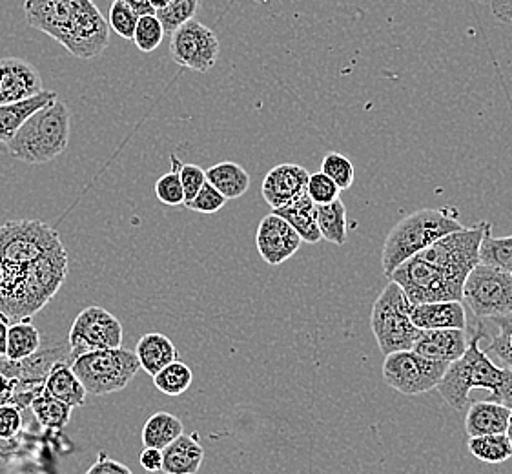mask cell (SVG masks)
Here are the masks:
<instances>
[{"label": "cell", "mask_w": 512, "mask_h": 474, "mask_svg": "<svg viewBox=\"0 0 512 474\" xmlns=\"http://www.w3.org/2000/svg\"><path fill=\"white\" fill-rule=\"evenodd\" d=\"M68 278V252L59 232L37 219L0 225V314L30 321Z\"/></svg>", "instance_id": "6da1fadb"}, {"label": "cell", "mask_w": 512, "mask_h": 474, "mask_svg": "<svg viewBox=\"0 0 512 474\" xmlns=\"http://www.w3.org/2000/svg\"><path fill=\"white\" fill-rule=\"evenodd\" d=\"M491 223L482 221L441 237L431 247L401 263L390 274L412 305L432 301H461L465 279L480 263V245Z\"/></svg>", "instance_id": "7a4b0ae2"}, {"label": "cell", "mask_w": 512, "mask_h": 474, "mask_svg": "<svg viewBox=\"0 0 512 474\" xmlns=\"http://www.w3.org/2000/svg\"><path fill=\"white\" fill-rule=\"evenodd\" d=\"M31 28L50 35L77 59L90 61L110 44V26L93 0H24Z\"/></svg>", "instance_id": "3957f363"}, {"label": "cell", "mask_w": 512, "mask_h": 474, "mask_svg": "<svg viewBox=\"0 0 512 474\" xmlns=\"http://www.w3.org/2000/svg\"><path fill=\"white\" fill-rule=\"evenodd\" d=\"M485 334L482 320L474 338L469 340L467 351L452 361L438 383V392L454 411H467L471 403L472 389H483L491 394L492 402L512 407V371L496 365L487 352L482 351L480 340Z\"/></svg>", "instance_id": "277c9868"}, {"label": "cell", "mask_w": 512, "mask_h": 474, "mask_svg": "<svg viewBox=\"0 0 512 474\" xmlns=\"http://www.w3.org/2000/svg\"><path fill=\"white\" fill-rule=\"evenodd\" d=\"M463 225L458 219L454 208H423L410 216L403 217L396 227L390 230L385 239L381 252V267L385 276L390 274L421 252L423 248L431 247L441 237L458 232Z\"/></svg>", "instance_id": "5b68a950"}, {"label": "cell", "mask_w": 512, "mask_h": 474, "mask_svg": "<svg viewBox=\"0 0 512 474\" xmlns=\"http://www.w3.org/2000/svg\"><path fill=\"white\" fill-rule=\"evenodd\" d=\"M70 110L59 99L31 115L8 143V152L26 165H46L68 148Z\"/></svg>", "instance_id": "8992f818"}, {"label": "cell", "mask_w": 512, "mask_h": 474, "mask_svg": "<svg viewBox=\"0 0 512 474\" xmlns=\"http://www.w3.org/2000/svg\"><path fill=\"white\" fill-rule=\"evenodd\" d=\"M409 298L398 283L389 285L374 301L370 314V329L385 356L390 352L412 351L421 330L410 320Z\"/></svg>", "instance_id": "52a82bcc"}, {"label": "cell", "mask_w": 512, "mask_h": 474, "mask_svg": "<svg viewBox=\"0 0 512 474\" xmlns=\"http://www.w3.org/2000/svg\"><path fill=\"white\" fill-rule=\"evenodd\" d=\"M73 372L81 380L82 387L93 396H106L121 392L141 371L134 351L108 349V351L86 352L70 363Z\"/></svg>", "instance_id": "ba28073f"}, {"label": "cell", "mask_w": 512, "mask_h": 474, "mask_svg": "<svg viewBox=\"0 0 512 474\" xmlns=\"http://www.w3.org/2000/svg\"><path fill=\"white\" fill-rule=\"evenodd\" d=\"M461 303L478 320L512 314V274L478 263L465 279Z\"/></svg>", "instance_id": "9c48e42d"}, {"label": "cell", "mask_w": 512, "mask_h": 474, "mask_svg": "<svg viewBox=\"0 0 512 474\" xmlns=\"http://www.w3.org/2000/svg\"><path fill=\"white\" fill-rule=\"evenodd\" d=\"M449 363L423 358L418 352H390L383 361V380L405 396H420L438 387Z\"/></svg>", "instance_id": "30bf717a"}, {"label": "cell", "mask_w": 512, "mask_h": 474, "mask_svg": "<svg viewBox=\"0 0 512 474\" xmlns=\"http://www.w3.org/2000/svg\"><path fill=\"white\" fill-rule=\"evenodd\" d=\"M124 329L121 321L103 307H86L73 321L68 334L70 363L86 352L108 351L123 347Z\"/></svg>", "instance_id": "8fae6325"}, {"label": "cell", "mask_w": 512, "mask_h": 474, "mask_svg": "<svg viewBox=\"0 0 512 474\" xmlns=\"http://www.w3.org/2000/svg\"><path fill=\"white\" fill-rule=\"evenodd\" d=\"M221 44L216 31L210 30L203 22H185L172 33L170 55L179 66L197 73L210 72L217 64Z\"/></svg>", "instance_id": "7c38bea8"}, {"label": "cell", "mask_w": 512, "mask_h": 474, "mask_svg": "<svg viewBox=\"0 0 512 474\" xmlns=\"http://www.w3.org/2000/svg\"><path fill=\"white\" fill-rule=\"evenodd\" d=\"M301 237L287 221L277 214H268L257 227L256 245L259 256L270 267H279L297 254L301 247Z\"/></svg>", "instance_id": "4fadbf2b"}, {"label": "cell", "mask_w": 512, "mask_h": 474, "mask_svg": "<svg viewBox=\"0 0 512 474\" xmlns=\"http://www.w3.org/2000/svg\"><path fill=\"white\" fill-rule=\"evenodd\" d=\"M44 90L39 70L19 57L0 59V104L19 103Z\"/></svg>", "instance_id": "5bb4252c"}, {"label": "cell", "mask_w": 512, "mask_h": 474, "mask_svg": "<svg viewBox=\"0 0 512 474\" xmlns=\"http://www.w3.org/2000/svg\"><path fill=\"white\" fill-rule=\"evenodd\" d=\"M308 176L307 168L294 163L274 166L261 185V194L268 207L276 210L303 196L307 192Z\"/></svg>", "instance_id": "9a60e30c"}, {"label": "cell", "mask_w": 512, "mask_h": 474, "mask_svg": "<svg viewBox=\"0 0 512 474\" xmlns=\"http://www.w3.org/2000/svg\"><path fill=\"white\" fill-rule=\"evenodd\" d=\"M469 340L465 329L421 330L420 338L414 343L412 351L423 358L449 363L458 360L467 351Z\"/></svg>", "instance_id": "2e32d148"}, {"label": "cell", "mask_w": 512, "mask_h": 474, "mask_svg": "<svg viewBox=\"0 0 512 474\" xmlns=\"http://www.w3.org/2000/svg\"><path fill=\"white\" fill-rule=\"evenodd\" d=\"M410 320L420 330L467 329V314L461 301H432L410 305Z\"/></svg>", "instance_id": "e0dca14e"}, {"label": "cell", "mask_w": 512, "mask_h": 474, "mask_svg": "<svg viewBox=\"0 0 512 474\" xmlns=\"http://www.w3.org/2000/svg\"><path fill=\"white\" fill-rule=\"evenodd\" d=\"M57 99H59L57 93L52 90H42L41 93L19 103L0 104V143L8 145L31 115L44 106L55 103Z\"/></svg>", "instance_id": "ac0fdd59"}, {"label": "cell", "mask_w": 512, "mask_h": 474, "mask_svg": "<svg viewBox=\"0 0 512 474\" xmlns=\"http://www.w3.org/2000/svg\"><path fill=\"white\" fill-rule=\"evenodd\" d=\"M205 460V449L195 436L181 434L172 444L163 449L164 474H197Z\"/></svg>", "instance_id": "d6986e66"}, {"label": "cell", "mask_w": 512, "mask_h": 474, "mask_svg": "<svg viewBox=\"0 0 512 474\" xmlns=\"http://www.w3.org/2000/svg\"><path fill=\"white\" fill-rule=\"evenodd\" d=\"M511 409L498 402H472L467 407L465 433L471 436L502 434L507 429Z\"/></svg>", "instance_id": "ffe728a7"}, {"label": "cell", "mask_w": 512, "mask_h": 474, "mask_svg": "<svg viewBox=\"0 0 512 474\" xmlns=\"http://www.w3.org/2000/svg\"><path fill=\"white\" fill-rule=\"evenodd\" d=\"M272 212L283 217L288 225L296 230L301 241L314 245L323 239L318 227V205L308 197L307 192L297 197L296 201Z\"/></svg>", "instance_id": "44dd1931"}, {"label": "cell", "mask_w": 512, "mask_h": 474, "mask_svg": "<svg viewBox=\"0 0 512 474\" xmlns=\"http://www.w3.org/2000/svg\"><path fill=\"white\" fill-rule=\"evenodd\" d=\"M135 356L144 372H148L152 378L159 371H163L166 365L179 360V352L174 343L161 332H150L141 336L135 347Z\"/></svg>", "instance_id": "7402d4cb"}, {"label": "cell", "mask_w": 512, "mask_h": 474, "mask_svg": "<svg viewBox=\"0 0 512 474\" xmlns=\"http://www.w3.org/2000/svg\"><path fill=\"white\" fill-rule=\"evenodd\" d=\"M44 392H48L53 398L68 403L70 407H82L86 403V389L82 387L81 380L73 372L70 363L57 361L46 374L44 380Z\"/></svg>", "instance_id": "603a6c76"}, {"label": "cell", "mask_w": 512, "mask_h": 474, "mask_svg": "<svg viewBox=\"0 0 512 474\" xmlns=\"http://www.w3.org/2000/svg\"><path fill=\"white\" fill-rule=\"evenodd\" d=\"M206 181L219 190L226 201L245 196L250 188V176L245 168L234 161H223L205 170Z\"/></svg>", "instance_id": "cb8c5ba5"}, {"label": "cell", "mask_w": 512, "mask_h": 474, "mask_svg": "<svg viewBox=\"0 0 512 474\" xmlns=\"http://www.w3.org/2000/svg\"><path fill=\"white\" fill-rule=\"evenodd\" d=\"M183 433L185 425L177 416L170 413H155L144 423L141 440L144 447H154L163 451Z\"/></svg>", "instance_id": "d4e9b609"}, {"label": "cell", "mask_w": 512, "mask_h": 474, "mask_svg": "<svg viewBox=\"0 0 512 474\" xmlns=\"http://www.w3.org/2000/svg\"><path fill=\"white\" fill-rule=\"evenodd\" d=\"M318 227L321 237L343 247L349 237V225H347V207L341 199H336L328 205H318Z\"/></svg>", "instance_id": "484cf974"}, {"label": "cell", "mask_w": 512, "mask_h": 474, "mask_svg": "<svg viewBox=\"0 0 512 474\" xmlns=\"http://www.w3.org/2000/svg\"><path fill=\"white\" fill-rule=\"evenodd\" d=\"M41 349V334L30 321H17L11 323L8 329V347H6V360L21 361L37 354Z\"/></svg>", "instance_id": "4316f807"}, {"label": "cell", "mask_w": 512, "mask_h": 474, "mask_svg": "<svg viewBox=\"0 0 512 474\" xmlns=\"http://www.w3.org/2000/svg\"><path fill=\"white\" fill-rule=\"evenodd\" d=\"M72 409L73 407L68 403L53 398L48 392H42L31 400V411L37 418V422L41 423L44 429H52V431L64 429L70 423Z\"/></svg>", "instance_id": "83f0119b"}, {"label": "cell", "mask_w": 512, "mask_h": 474, "mask_svg": "<svg viewBox=\"0 0 512 474\" xmlns=\"http://www.w3.org/2000/svg\"><path fill=\"white\" fill-rule=\"evenodd\" d=\"M467 447L474 458L485 464H503L512 456V447L507 434L471 436Z\"/></svg>", "instance_id": "f1b7e54d"}, {"label": "cell", "mask_w": 512, "mask_h": 474, "mask_svg": "<svg viewBox=\"0 0 512 474\" xmlns=\"http://www.w3.org/2000/svg\"><path fill=\"white\" fill-rule=\"evenodd\" d=\"M480 263L512 274V236H492V225L487 228L480 245Z\"/></svg>", "instance_id": "f546056e"}, {"label": "cell", "mask_w": 512, "mask_h": 474, "mask_svg": "<svg viewBox=\"0 0 512 474\" xmlns=\"http://www.w3.org/2000/svg\"><path fill=\"white\" fill-rule=\"evenodd\" d=\"M192 382H194L192 369L179 360L166 365L163 371L157 372L154 376L155 389L172 398L185 394Z\"/></svg>", "instance_id": "4dcf8cb0"}, {"label": "cell", "mask_w": 512, "mask_h": 474, "mask_svg": "<svg viewBox=\"0 0 512 474\" xmlns=\"http://www.w3.org/2000/svg\"><path fill=\"white\" fill-rule=\"evenodd\" d=\"M201 8V0H170L163 10L155 11V17L163 24L164 33H174L185 22L192 21Z\"/></svg>", "instance_id": "1f68e13d"}, {"label": "cell", "mask_w": 512, "mask_h": 474, "mask_svg": "<svg viewBox=\"0 0 512 474\" xmlns=\"http://www.w3.org/2000/svg\"><path fill=\"white\" fill-rule=\"evenodd\" d=\"M172 159V172L163 174V176L157 179L155 183V197L166 205V207H179V205H185V190L181 185V177H179V157L177 155H170Z\"/></svg>", "instance_id": "d6a6232c"}, {"label": "cell", "mask_w": 512, "mask_h": 474, "mask_svg": "<svg viewBox=\"0 0 512 474\" xmlns=\"http://www.w3.org/2000/svg\"><path fill=\"white\" fill-rule=\"evenodd\" d=\"M491 321L496 325V334L485 352L494 354L505 365V369L512 371V314L491 318Z\"/></svg>", "instance_id": "836d02e7"}, {"label": "cell", "mask_w": 512, "mask_h": 474, "mask_svg": "<svg viewBox=\"0 0 512 474\" xmlns=\"http://www.w3.org/2000/svg\"><path fill=\"white\" fill-rule=\"evenodd\" d=\"M164 39L163 24L154 15H141L135 26L134 39L137 50L152 53L161 46Z\"/></svg>", "instance_id": "e575fe53"}, {"label": "cell", "mask_w": 512, "mask_h": 474, "mask_svg": "<svg viewBox=\"0 0 512 474\" xmlns=\"http://www.w3.org/2000/svg\"><path fill=\"white\" fill-rule=\"evenodd\" d=\"M321 172L330 177L339 186V190H349L350 186L354 185V177H356L354 165L349 157L338 152L325 155L321 163Z\"/></svg>", "instance_id": "d590c367"}, {"label": "cell", "mask_w": 512, "mask_h": 474, "mask_svg": "<svg viewBox=\"0 0 512 474\" xmlns=\"http://www.w3.org/2000/svg\"><path fill=\"white\" fill-rule=\"evenodd\" d=\"M137 21H139V15L130 6H126L123 0H113L110 13H108L110 31L117 33L126 41H132Z\"/></svg>", "instance_id": "8d00e7d4"}, {"label": "cell", "mask_w": 512, "mask_h": 474, "mask_svg": "<svg viewBox=\"0 0 512 474\" xmlns=\"http://www.w3.org/2000/svg\"><path fill=\"white\" fill-rule=\"evenodd\" d=\"M339 192H341L339 186L330 177L325 176L321 170L308 176L307 194L316 205H328V203L336 201L339 199Z\"/></svg>", "instance_id": "74e56055"}, {"label": "cell", "mask_w": 512, "mask_h": 474, "mask_svg": "<svg viewBox=\"0 0 512 474\" xmlns=\"http://www.w3.org/2000/svg\"><path fill=\"white\" fill-rule=\"evenodd\" d=\"M225 205L226 197L219 190H216L214 186L210 185L208 181L197 192V196L192 201L185 203V207L188 210H194V212H199V214H216Z\"/></svg>", "instance_id": "f35d334b"}, {"label": "cell", "mask_w": 512, "mask_h": 474, "mask_svg": "<svg viewBox=\"0 0 512 474\" xmlns=\"http://www.w3.org/2000/svg\"><path fill=\"white\" fill-rule=\"evenodd\" d=\"M179 177H181V185L185 190V203L192 201L197 192L203 188L206 183V172L197 165H179Z\"/></svg>", "instance_id": "ab89813d"}, {"label": "cell", "mask_w": 512, "mask_h": 474, "mask_svg": "<svg viewBox=\"0 0 512 474\" xmlns=\"http://www.w3.org/2000/svg\"><path fill=\"white\" fill-rule=\"evenodd\" d=\"M22 431V414L15 405H0V440H13Z\"/></svg>", "instance_id": "60d3db41"}, {"label": "cell", "mask_w": 512, "mask_h": 474, "mask_svg": "<svg viewBox=\"0 0 512 474\" xmlns=\"http://www.w3.org/2000/svg\"><path fill=\"white\" fill-rule=\"evenodd\" d=\"M86 474H134L130 467L108 458L106 454H99V460L86 471Z\"/></svg>", "instance_id": "b9f144b4"}, {"label": "cell", "mask_w": 512, "mask_h": 474, "mask_svg": "<svg viewBox=\"0 0 512 474\" xmlns=\"http://www.w3.org/2000/svg\"><path fill=\"white\" fill-rule=\"evenodd\" d=\"M139 462L143 465L144 471L159 473L163 469V451L154 449V447H144L139 454Z\"/></svg>", "instance_id": "7bdbcfd3"}, {"label": "cell", "mask_w": 512, "mask_h": 474, "mask_svg": "<svg viewBox=\"0 0 512 474\" xmlns=\"http://www.w3.org/2000/svg\"><path fill=\"white\" fill-rule=\"evenodd\" d=\"M15 392V382L8 380V376H4L0 372V405H6L13 398Z\"/></svg>", "instance_id": "ee69618b"}, {"label": "cell", "mask_w": 512, "mask_h": 474, "mask_svg": "<svg viewBox=\"0 0 512 474\" xmlns=\"http://www.w3.org/2000/svg\"><path fill=\"white\" fill-rule=\"evenodd\" d=\"M126 6H130L132 10L141 17V15H154L155 10L148 0H123Z\"/></svg>", "instance_id": "f6af8a7d"}, {"label": "cell", "mask_w": 512, "mask_h": 474, "mask_svg": "<svg viewBox=\"0 0 512 474\" xmlns=\"http://www.w3.org/2000/svg\"><path fill=\"white\" fill-rule=\"evenodd\" d=\"M8 329H10V320L0 314V358L6 356V347H8Z\"/></svg>", "instance_id": "bcb514c9"}, {"label": "cell", "mask_w": 512, "mask_h": 474, "mask_svg": "<svg viewBox=\"0 0 512 474\" xmlns=\"http://www.w3.org/2000/svg\"><path fill=\"white\" fill-rule=\"evenodd\" d=\"M148 2L152 4V8H154L155 11L163 10V8H166V6L170 4V0H148Z\"/></svg>", "instance_id": "7dc6e473"}, {"label": "cell", "mask_w": 512, "mask_h": 474, "mask_svg": "<svg viewBox=\"0 0 512 474\" xmlns=\"http://www.w3.org/2000/svg\"><path fill=\"white\" fill-rule=\"evenodd\" d=\"M505 434H507V438H509V442H511L512 447V407L511 413H509V420H507V429H505Z\"/></svg>", "instance_id": "c3c4849f"}]
</instances>
